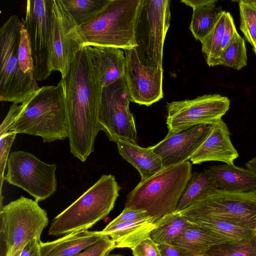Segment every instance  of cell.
<instances>
[{
    "instance_id": "obj_12",
    "label": "cell",
    "mask_w": 256,
    "mask_h": 256,
    "mask_svg": "<svg viewBox=\"0 0 256 256\" xmlns=\"http://www.w3.org/2000/svg\"><path fill=\"white\" fill-rule=\"evenodd\" d=\"M230 101L218 94H204L193 100L174 101L166 106L168 134H174L200 124H213L228 110Z\"/></svg>"
},
{
    "instance_id": "obj_5",
    "label": "cell",
    "mask_w": 256,
    "mask_h": 256,
    "mask_svg": "<svg viewBox=\"0 0 256 256\" xmlns=\"http://www.w3.org/2000/svg\"><path fill=\"white\" fill-rule=\"evenodd\" d=\"M120 190L114 176L104 174L52 220L49 235L60 236L88 230L113 209Z\"/></svg>"
},
{
    "instance_id": "obj_39",
    "label": "cell",
    "mask_w": 256,
    "mask_h": 256,
    "mask_svg": "<svg viewBox=\"0 0 256 256\" xmlns=\"http://www.w3.org/2000/svg\"><path fill=\"white\" fill-rule=\"evenodd\" d=\"M237 32L233 18L229 12H227V18L222 45V52L229 45Z\"/></svg>"
},
{
    "instance_id": "obj_14",
    "label": "cell",
    "mask_w": 256,
    "mask_h": 256,
    "mask_svg": "<svg viewBox=\"0 0 256 256\" xmlns=\"http://www.w3.org/2000/svg\"><path fill=\"white\" fill-rule=\"evenodd\" d=\"M78 26L61 0H51L50 58L52 71L68 74L83 42Z\"/></svg>"
},
{
    "instance_id": "obj_9",
    "label": "cell",
    "mask_w": 256,
    "mask_h": 256,
    "mask_svg": "<svg viewBox=\"0 0 256 256\" xmlns=\"http://www.w3.org/2000/svg\"><path fill=\"white\" fill-rule=\"evenodd\" d=\"M180 212L184 218H212L256 231V190L235 192L218 188Z\"/></svg>"
},
{
    "instance_id": "obj_35",
    "label": "cell",
    "mask_w": 256,
    "mask_h": 256,
    "mask_svg": "<svg viewBox=\"0 0 256 256\" xmlns=\"http://www.w3.org/2000/svg\"><path fill=\"white\" fill-rule=\"evenodd\" d=\"M17 133L14 131L8 132L0 136V190H2L3 181L4 180V171L8 162L10 148L14 141Z\"/></svg>"
},
{
    "instance_id": "obj_2",
    "label": "cell",
    "mask_w": 256,
    "mask_h": 256,
    "mask_svg": "<svg viewBox=\"0 0 256 256\" xmlns=\"http://www.w3.org/2000/svg\"><path fill=\"white\" fill-rule=\"evenodd\" d=\"M24 104L10 131L39 136L44 142L68 138L62 79L56 86L40 88Z\"/></svg>"
},
{
    "instance_id": "obj_29",
    "label": "cell",
    "mask_w": 256,
    "mask_h": 256,
    "mask_svg": "<svg viewBox=\"0 0 256 256\" xmlns=\"http://www.w3.org/2000/svg\"><path fill=\"white\" fill-rule=\"evenodd\" d=\"M227 18V12L223 11L210 32L203 40L202 51L210 66L220 65L223 35Z\"/></svg>"
},
{
    "instance_id": "obj_27",
    "label": "cell",
    "mask_w": 256,
    "mask_h": 256,
    "mask_svg": "<svg viewBox=\"0 0 256 256\" xmlns=\"http://www.w3.org/2000/svg\"><path fill=\"white\" fill-rule=\"evenodd\" d=\"M184 218L192 224L209 230L232 240L250 238L256 234V231L254 230L212 218L202 216Z\"/></svg>"
},
{
    "instance_id": "obj_40",
    "label": "cell",
    "mask_w": 256,
    "mask_h": 256,
    "mask_svg": "<svg viewBox=\"0 0 256 256\" xmlns=\"http://www.w3.org/2000/svg\"><path fill=\"white\" fill-rule=\"evenodd\" d=\"M40 241L36 238H34L24 248L20 256H41L40 248Z\"/></svg>"
},
{
    "instance_id": "obj_3",
    "label": "cell",
    "mask_w": 256,
    "mask_h": 256,
    "mask_svg": "<svg viewBox=\"0 0 256 256\" xmlns=\"http://www.w3.org/2000/svg\"><path fill=\"white\" fill-rule=\"evenodd\" d=\"M142 0H110L91 20L78 27L83 46L130 50L137 46L135 28Z\"/></svg>"
},
{
    "instance_id": "obj_11",
    "label": "cell",
    "mask_w": 256,
    "mask_h": 256,
    "mask_svg": "<svg viewBox=\"0 0 256 256\" xmlns=\"http://www.w3.org/2000/svg\"><path fill=\"white\" fill-rule=\"evenodd\" d=\"M131 102L124 78L104 88L100 110L101 130L110 141L122 140L137 143V132L134 118L130 110Z\"/></svg>"
},
{
    "instance_id": "obj_19",
    "label": "cell",
    "mask_w": 256,
    "mask_h": 256,
    "mask_svg": "<svg viewBox=\"0 0 256 256\" xmlns=\"http://www.w3.org/2000/svg\"><path fill=\"white\" fill-rule=\"evenodd\" d=\"M218 188L235 192L256 190V178L248 170L233 164L214 165L204 170Z\"/></svg>"
},
{
    "instance_id": "obj_15",
    "label": "cell",
    "mask_w": 256,
    "mask_h": 256,
    "mask_svg": "<svg viewBox=\"0 0 256 256\" xmlns=\"http://www.w3.org/2000/svg\"><path fill=\"white\" fill-rule=\"evenodd\" d=\"M124 80L131 102L150 106L163 98V69L143 65L134 48L124 50Z\"/></svg>"
},
{
    "instance_id": "obj_33",
    "label": "cell",
    "mask_w": 256,
    "mask_h": 256,
    "mask_svg": "<svg viewBox=\"0 0 256 256\" xmlns=\"http://www.w3.org/2000/svg\"><path fill=\"white\" fill-rule=\"evenodd\" d=\"M20 36L18 49V59L22 71L28 75L33 83L38 86L34 76V61L27 31L22 20Z\"/></svg>"
},
{
    "instance_id": "obj_32",
    "label": "cell",
    "mask_w": 256,
    "mask_h": 256,
    "mask_svg": "<svg viewBox=\"0 0 256 256\" xmlns=\"http://www.w3.org/2000/svg\"><path fill=\"white\" fill-rule=\"evenodd\" d=\"M240 17V28L252 46L256 41V5L255 0L238 1Z\"/></svg>"
},
{
    "instance_id": "obj_36",
    "label": "cell",
    "mask_w": 256,
    "mask_h": 256,
    "mask_svg": "<svg viewBox=\"0 0 256 256\" xmlns=\"http://www.w3.org/2000/svg\"><path fill=\"white\" fill-rule=\"evenodd\" d=\"M134 256H162L158 244L148 236L132 248Z\"/></svg>"
},
{
    "instance_id": "obj_22",
    "label": "cell",
    "mask_w": 256,
    "mask_h": 256,
    "mask_svg": "<svg viewBox=\"0 0 256 256\" xmlns=\"http://www.w3.org/2000/svg\"><path fill=\"white\" fill-rule=\"evenodd\" d=\"M230 241L234 240L192 224L172 244L182 256H196L207 252L215 246Z\"/></svg>"
},
{
    "instance_id": "obj_6",
    "label": "cell",
    "mask_w": 256,
    "mask_h": 256,
    "mask_svg": "<svg viewBox=\"0 0 256 256\" xmlns=\"http://www.w3.org/2000/svg\"><path fill=\"white\" fill-rule=\"evenodd\" d=\"M22 20L12 14L0 28V100L22 104L40 89L21 70L18 49Z\"/></svg>"
},
{
    "instance_id": "obj_43",
    "label": "cell",
    "mask_w": 256,
    "mask_h": 256,
    "mask_svg": "<svg viewBox=\"0 0 256 256\" xmlns=\"http://www.w3.org/2000/svg\"><path fill=\"white\" fill-rule=\"evenodd\" d=\"M196 256H214V255H213L212 254H210L208 252H205L204 254H202L198 255Z\"/></svg>"
},
{
    "instance_id": "obj_45",
    "label": "cell",
    "mask_w": 256,
    "mask_h": 256,
    "mask_svg": "<svg viewBox=\"0 0 256 256\" xmlns=\"http://www.w3.org/2000/svg\"><path fill=\"white\" fill-rule=\"evenodd\" d=\"M106 256H124L120 254H108Z\"/></svg>"
},
{
    "instance_id": "obj_1",
    "label": "cell",
    "mask_w": 256,
    "mask_h": 256,
    "mask_svg": "<svg viewBox=\"0 0 256 256\" xmlns=\"http://www.w3.org/2000/svg\"><path fill=\"white\" fill-rule=\"evenodd\" d=\"M63 81L70 152L84 162L94 150L101 130L99 120L103 86L97 78L86 47L70 64Z\"/></svg>"
},
{
    "instance_id": "obj_4",
    "label": "cell",
    "mask_w": 256,
    "mask_h": 256,
    "mask_svg": "<svg viewBox=\"0 0 256 256\" xmlns=\"http://www.w3.org/2000/svg\"><path fill=\"white\" fill-rule=\"evenodd\" d=\"M187 161L164 168L139 184L127 195L125 208L140 210L156 220L174 212L192 175Z\"/></svg>"
},
{
    "instance_id": "obj_28",
    "label": "cell",
    "mask_w": 256,
    "mask_h": 256,
    "mask_svg": "<svg viewBox=\"0 0 256 256\" xmlns=\"http://www.w3.org/2000/svg\"><path fill=\"white\" fill-rule=\"evenodd\" d=\"M65 8L78 26L98 14L110 0H61Z\"/></svg>"
},
{
    "instance_id": "obj_20",
    "label": "cell",
    "mask_w": 256,
    "mask_h": 256,
    "mask_svg": "<svg viewBox=\"0 0 256 256\" xmlns=\"http://www.w3.org/2000/svg\"><path fill=\"white\" fill-rule=\"evenodd\" d=\"M104 234L84 230L70 233L52 242L40 241L41 256H74L95 244Z\"/></svg>"
},
{
    "instance_id": "obj_7",
    "label": "cell",
    "mask_w": 256,
    "mask_h": 256,
    "mask_svg": "<svg viewBox=\"0 0 256 256\" xmlns=\"http://www.w3.org/2000/svg\"><path fill=\"white\" fill-rule=\"evenodd\" d=\"M1 228L6 244V256H20L24 248L34 238L40 240L48 224L46 211L36 200L21 196L0 207Z\"/></svg>"
},
{
    "instance_id": "obj_24",
    "label": "cell",
    "mask_w": 256,
    "mask_h": 256,
    "mask_svg": "<svg viewBox=\"0 0 256 256\" xmlns=\"http://www.w3.org/2000/svg\"><path fill=\"white\" fill-rule=\"evenodd\" d=\"M181 2L192 8L190 30L196 40L202 42L216 24L222 8L216 6V0H182Z\"/></svg>"
},
{
    "instance_id": "obj_46",
    "label": "cell",
    "mask_w": 256,
    "mask_h": 256,
    "mask_svg": "<svg viewBox=\"0 0 256 256\" xmlns=\"http://www.w3.org/2000/svg\"><path fill=\"white\" fill-rule=\"evenodd\" d=\"M255 4H256V0H255Z\"/></svg>"
},
{
    "instance_id": "obj_37",
    "label": "cell",
    "mask_w": 256,
    "mask_h": 256,
    "mask_svg": "<svg viewBox=\"0 0 256 256\" xmlns=\"http://www.w3.org/2000/svg\"><path fill=\"white\" fill-rule=\"evenodd\" d=\"M150 217L147 212L140 210L124 208L122 212L107 226H112L120 223Z\"/></svg>"
},
{
    "instance_id": "obj_26",
    "label": "cell",
    "mask_w": 256,
    "mask_h": 256,
    "mask_svg": "<svg viewBox=\"0 0 256 256\" xmlns=\"http://www.w3.org/2000/svg\"><path fill=\"white\" fill-rule=\"evenodd\" d=\"M218 188L214 180L204 172L192 173L178 200L175 212H180L184 210L205 197L210 192Z\"/></svg>"
},
{
    "instance_id": "obj_34",
    "label": "cell",
    "mask_w": 256,
    "mask_h": 256,
    "mask_svg": "<svg viewBox=\"0 0 256 256\" xmlns=\"http://www.w3.org/2000/svg\"><path fill=\"white\" fill-rule=\"evenodd\" d=\"M115 248L114 242L104 234L95 244L74 256H106Z\"/></svg>"
},
{
    "instance_id": "obj_8",
    "label": "cell",
    "mask_w": 256,
    "mask_h": 256,
    "mask_svg": "<svg viewBox=\"0 0 256 256\" xmlns=\"http://www.w3.org/2000/svg\"><path fill=\"white\" fill-rule=\"evenodd\" d=\"M170 18V0H142L135 28L134 49L143 65L162 69L163 48Z\"/></svg>"
},
{
    "instance_id": "obj_21",
    "label": "cell",
    "mask_w": 256,
    "mask_h": 256,
    "mask_svg": "<svg viewBox=\"0 0 256 256\" xmlns=\"http://www.w3.org/2000/svg\"><path fill=\"white\" fill-rule=\"evenodd\" d=\"M156 222L152 217L106 226L100 232L108 236L116 243V248H133L139 242L149 236L155 228Z\"/></svg>"
},
{
    "instance_id": "obj_38",
    "label": "cell",
    "mask_w": 256,
    "mask_h": 256,
    "mask_svg": "<svg viewBox=\"0 0 256 256\" xmlns=\"http://www.w3.org/2000/svg\"><path fill=\"white\" fill-rule=\"evenodd\" d=\"M24 106V103L18 104L12 103L0 125V136L10 132L12 126L16 120Z\"/></svg>"
},
{
    "instance_id": "obj_42",
    "label": "cell",
    "mask_w": 256,
    "mask_h": 256,
    "mask_svg": "<svg viewBox=\"0 0 256 256\" xmlns=\"http://www.w3.org/2000/svg\"><path fill=\"white\" fill-rule=\"evenodd\" d=\"M245 165L246 169L256 178V156L246 162Z\"/></svg>"
},
{
    "instance_id": "obj_31",
    "label": "cell",
    "mask_w": 256,
    "mask_h": 256,
    "mask_svg": "<svg viewBox=\"0 0 256 256\" xmlns=\"http://www.w3.org/2000/svg\"><path fill=\"white\" fill-rule=\"evenodd\" d=\"M207 252L216 256H256V234L215 246Z\"/></svg>"
},
{
    "instance_id": "obj_30",
    "label": "cell",
    "mask_w": 256,
    "mask_h": 256,
    "mask_svg": "<svg viewBox=\"0 0 256 256\" xmlns=\"http://www.w3.org/2000/svg\"><path fill=\"white\" fill-rule=\"evenodd\" d=\"M247 61L245 40L237 32L222 52L220 65L240 70L246 66Z\"/></svg>"
},
{
    "instance_id": "obj_17",
    "label": "cell",
    "mask_w": 256,
    "mask_h": 256,
    "mask_svg": "<svg viewBox=\"0 0 256 256\" xmlns=\"http://www.w3.org/2000/svg\"><path fill=\"white\" fill-rule=\"evenodd\" d=\"M230 133L222 119L212 124L211 130L202 144L190 158L194 164L218 161L233 164L238 154L230 138Z\"/></svg>"
},
{
    "instance_id": "obj_13",
    "label": "cell",
    "mask_w": 256,
    "mask_h": 256,
    "mask_svg": "<svg viewBox=\"0 0 256 256\" xmlns=\"http://www.w3.org/2000/svg\"><path fill=\"white\" fill-rule=\"evenodd\" d=\"M34 61L36 81L46 80L52 72L50 58L51 0L26 1L24 20Z\"/></svg>"
},
{
    "instance_id": "obj_23",
    "label": "cell",
    "mask_w": 256,
    "mask_h": 256,
    "mask_svg": "<svg viewBox=\"0 0 256 256\" xmlns=\"http://www.w3.org/2000/svg\"><path fill=\"white\" fill-rule=\"evenodd\" d=\"M116 144L122 158L132 165L140 172V182L148 178L163 169L160 157L150 147L144 148L122 140Z\"/></svg>"
},
{
    "instance_id": "obj_16",
    "label": "cell",
    "mask_w": 256,
    "mask_h": 256,
    "mask_svg": "<svg viewBox=\"0 0 256 256\" xmlns=\"http://www.w3.org/2000/svg\"><path fill=\"white\" fill-rule=\"evenodd\" d=\"M212 124H200L166 136L151 148L162 160L164 168L190 159L209 134Z\"/></svg>"
},
{
    "instance_id": "obj_18",
    "label": "cell",
    "mask_w": 256,
    "mask_h": 256,
    "mask_svg": "<svg viewBox=\"0 0 256 256\" xmlns=\"http://www.w3.org/2000/svg\"><path fill=\"white\" fill-rule=\"evenodd\" d=\"M86 46L94 72L103 88L124 76L126 58L122 50L99 46Z\"/></svg>"
},
{
    "instance_id": "obj_25",
    "label": "cell",
    "mask_w": 256,
    "mask_h": 256,
    "mask_svg": "<svg viewBox=\"0 0 256 256\" xmlns=\"http://www.w3.org/2000/svg\"><path fill=\"white\" fill-rule=\"evenodd\" d=\"M156 226L149 236L158 245L172 244L192 224L180 213L174 212L156 220Z\"/></svg>"
},
{
    "instance_id": "obj_41",
    "label": "cell",
    "mask_w": 256,
    "mask_h": 256,
    "mask_svg": "<svg viewBox=\"0 0 256 256\" xmlns=\"http://www.w3.org/2000/svg\"><path fill=\"white\" fill-rule=\"evenodd\" d=\"M162 256H182L178 248L172 244L158 245Z\"/></svg>"
},
{
    "instance_id": "obj_44",
    "label": "cell",
    "mask_w": 256,
    "mask_h": 256,
    "mask_svg": "<svg viewBox=\"0 0 256 256\" xmlns=\"http://www.w3.org/2000/svg\"><path fill=\"white\" fill-rule=\"evenodd\" d=\"M252 47H253V48H252L253 50H254L255 54L256 55V41L255 42L254 45L252 46Z\"/></svg>"
},
{
    "instance_id": "obj_10",
    "label": "cell",
    "mask_w": 256,
    "mask_h": 256,
    "mask_svg": "<svg viewBox=\"0 0 256 256\" xmlns=\"http://www.w3.org/2000/svg\"><path fill=\"white\" fill-rule=\"evenodd\" d=\"M4 180L20 187L37 202L47 199L56 191L55 164L45 163L28 152L18 150L9 155Z\"/></svg>"
}]
</instances>
